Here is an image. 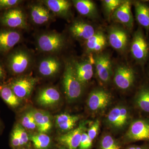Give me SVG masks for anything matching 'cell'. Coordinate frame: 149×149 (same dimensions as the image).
Segmentation results:
<instances>
[{
    "label": "cell",
    "instance_id": "74e56055",
    "mask_svg": "<svg viewBox=\"0 0 149 149\" xmlns=\"http://www.w3.org/2000/svg\"><path fill=\"white\" fill-rule=\"evenodd\" d=\"M8 75V74L4 64L3 59L0 58V85L6 83Z\"/></svg>",
    "mask_w": 149,
    "mask_h": 149
},
{
    "label": "cell",
    "instance_id": "5b68a950",
    "mask_svg": "<svg viewBox=\"0 0 149 149\" xmlns=\"http://www.w3.org/2000/svg\"><path fill=\"white\" fill-rule=\"evenodd\" d=\"M37 82L38 79L36 77L22 75L11 77L7 80L6 83L19 98L22 100L30 96Z\"/></svg>",
    "mask_w": 149,
    "mask_h": 149
},
{
    "label": "cell",
    "instance_id": "ac0fdd59",
    "mask_svg": "<svg viewBox=\"0 0 149 149\" xmlns=\"http://www.w3.org/2000/svg\"><path fill=\"white\" fill-rule=\"evenodd\" d=\"M53 14L66 19L72 16V3L67 0H44L40 1Z\"/></svg>",
    "mask_w": 149,
    "mask_h": 149
},
{
    "label": "cell",
    "instance_id": "6da1fadb",
    "mask_svg": "<svg viewBox=\"0 0 149 149\" xmlns=\"http://www.w3.org/2000/svg\"><path fill=\"white\" fill-rule=\"evenodd\" d=\"M3 60L8 74L15 77L22 75L31 68L33 57L26 49L17 47L4 56Z\"/></svg>",
    "mask_w": 149,
    "mask_h": 149
},
{
    "label": "cell",
    "instance_id": "cb8c5ba5",
    "mask_svg": "<svg viewBox=\"0 0 149 149\" xmlns=\"http://www.w3.org/2000/svg\"><path fill=\"white\" fill-rule=\"evenodd\" d=\"M32 111L38 132L46 134L50 131L52 127V122L49 113L42 109H35L32 110Z\"/></svg>",
    "mask_w": 149,
    "mask_h": 149
},
{
    "label": "cell",
    "instance_id": "277c9868",
    "mask_svg": "<svg viewBox=\"0 0 149 149\" xmlns=\"http://www.w3.org/2000/svg\"><path fill=\"white\" fill-rule=\"evenodd\" d=\"M27 27V15L19 6L1 12L0 27L21 30Z\"/></svg>",
    "mask_w": 149,
    "mask_h": 149
},
{
    "label": "cell",
    "instance_id": "ba28073f",
    "mask_svg": "<svg viewBox=\"0 0 149 149\" xmlns=\"http://www.w3.org/2000/svg\"><path fill=\"white\" fill-rule=\"evenodd\" d=\"M136 78V71L129 65H120L115 70L113 81L120 90L125 91L130 89L135 84Z\"/></svg>",
    "mask_w": 149,
    "mask_h": 149
},
{
    "label": "cell",
    "instance_id": "d4e9b609",
    "mask_svg": "<svg viewBox=\"0 0 149 149\" xmlns=\"http://www.w3.org/2000/svg\"><path fill=\"white\" fill-rule=\"evenodd\" d=\"M80 118L79 116L66 113H61L56 116V125L62 132L67 133L74 129Z\"/></svg>",
    "mask_w": 149,
    "mask_h": 149
},
{
    "label": "cell",
    "instance_id": "9c48e42d",
    "mask_svg": "<svg viewBox=\"0 0 149 149\" xmlns=\"http://www.w3.org/2000/svg\"><path fill=\"white\" fill-rule=\"evenodd\" d=\"M108 40L113 48L121 53L125 52L129 44V35L126 29L116 25L107 29Z\"/></svg>",
    "mask_w": 149,
    "mask_h": 149
},
{
    "label": "cell",
    "instance_id": "7a4b0ae2",
    "mask_svg": "<svg viewBox=\"0 0 149 149\" xmlns=\"http://www.w3.org/2000/svg\"><path fill=\"white\" fill-rule=\"evenodd\" d=\"M62 82L65 94L68 101H75L80 98L84 85L77 78L72 60L66 61L65 63Z\"/></svg>",
    "mask_w": 149,
    "mask_h": 149
},
{
    "label": "cell",
    "instance_id": "484cf974",
    "mask_svg": "<svg viewBox=\"0 0 149 149\" xmlns=\"http://www.w3.org/2000/svg\"><path fill=\"white\" fill-rule=\"evenodd\" d=\"M135 7V16L139 24L149 32V7L143 2L136 1L133 4Z\"/></svg>",
    "mask_w": 149,
    "mask_h": 149
},
{
    "label": "cell",
    "instance_id": "30bf717a",
    "mask_svg": "<svg viewBox=\"0 0 149 149\" xmlns=\"http://www.w3.org/2000/svg\"><path fill=\"white\" fill-rule=\"evenodd\" d=\"M97 76L102 83H107L112 76V66L110 56L106 53L95 54L93 57Z\"/></svg>",
    "mask_w": 149,
    "mask_h": 149
},
{
    "label": "cell",
    "instance_id": "f35d334b",
    "mask_svg": "<svg viewBox=\"0 0 149 149\" xmlns=\"http://www.w3.org/2000/svg\"><path fill=\"white\" fill-rule=\"evenodd\" d=\"M126 149H149V144H146L142 146H130Z\"/></svg>",
    "mask_w": 149,
    "mask_h": 149
},
{
    "label": "cell",
    "instance_id": "e0dca14e",
    "mask_svg": "<svg viewBox=\"0 0 149 149\" xmlns=\"http://www.w3.org/2000/svg\"><path fill=\"white\" fill-rule=\"evenodd\" d=\"M85 128L84 123H80L77 128L58 137V141L67 149H77L80 145L82 134L84 133Z\"/></svg>",
    "mask_w": 149,
    "mask_h": 149
},
{
    "label": "cell",
    "instance_id": "d590c367",
    "mask_svg": "<svg viewBox=\"0 0 149 149\" xmlns=\"http://www.w3.org/2000/svg\"><path fill=\"white\" fill-rule=\"evenodd\" d=\"M93 141L88 136V133L84 132L82 134L80 145L77 149H90L93 146Z\"/></svg>",
    "mask_w": 149,
    "mask_h": 149
},
{
    "label": "cell",
    "instance_id": "e575fe53",
    "mask_svg": "<svg viewBox=\"0 0 149 149\" xmlns=\"http://www.w3.org/2000/svg\"><path fill=\"white\" fill-rule=\"evenodd\" d=\"M22 2L20 0H0V12L18 6Z\"/></svg>",
    "mask_w": 149,
    "mask_h": 149
},
{
    "label": "cell",
    "instance_id": "603a6c76",
    "mask_svg": "<svg viewBox=\"0 0 149 149\" xmlns=\"http://www.w3.org/2000/svg\"><path fill=\"white\" fill-rule=\"evenodd\" d=\"M73 5L83 16L92 19L97 18L98 13L95 3L90 0H74Z\"/></svg>",
    "mask_w": 149,
    "mask_h": 149
},
{
    "label": "cell",
    "instance_id": "44dd1931",
    "mask_svg": "<svg viewBox=\"0 0 149 149\" xmlns=\"http://www.w3.org/2000/svg\"><path fill=\"white\" fill-rule=\"evenodd\" d=\"M107 39L101 31L96 33L84 42L85 51L88 53H100L107 45Z\"/></svg>",
    "mask_w": 149,
    "mask_h": 149
},
{
    "label": "cell",
    "instance_id": "9a60e30c",
    "mask_svg": "<svg viewBox=\"0 0 149 149\" xmlns=\"http://www.w3.org/2000/svg\"><path fill=\"white\" fill-rule=\"evenodd\" d=\"M132 2L125 1L113 13L111 19L120 23L129 30H132L134 26V18L131 11Z\"/></svg>",
    "mask_w": 149,
    "mask_h": 149
},
{
    "label": "cell",
    "instance_id": "8992f818",
    "mask_svg": "<svg viewBox=\"0 0 149 149\" xmlns=\"http://www.w3.org/2000/svg\"><path fill=\"white\" fill-rule=\"evenodd\" d=\"M130 52L133 59L140 65H144L148 59L149 44L141 27L133 34L130 44Z\"/></svg>",
    "mask_w": 149,
    "mask_h": 149
},
{
    "label": "cell",
    "instance_id": "7402d4cb",
    "mask_svg": "<svg viewBox=\"0 0 149 149\" xmlns=\"http://www.w3.org/2000/svg\"><path fill=\"white\" fill-rule=\"evenodd\" d=\"M75 73L78 80L85 85L92 79L94 74L93 63L91 61L72 60Z\"/></svg>",
    "mask_w": 149,
    "mask_h": 149
},
{
    "label": "cell",
    "instance_id": "1f68e13d",
    "mask_svg": "<svg viewBox=\"0 0 149 149\" xmlns=\"http://www.w3.org/2000/svg\"><path fill=\"white\" fill-rule=\"evenodd\" d=\"M100 149H120L119 143L111 136L106 135L102 138L100 142Z\"/></svg>",
    "mask_w": 149,
    "mask_h": 149
},
{
    "label": "cell",
    "instance_id": "f1b7e54d",
    "mask_svg": "<svg viewBox=\"0 0 149 149\" xmlns=\"http://www.w3.org/2000/svg\"><path fill=\"white\" fill-rule=\"evenodd\" d=\"M29 140L36 149H48L51 144L50 137L46 133H39L29 135Z\"/></svg>",
    "mask_w": 149,
    "mask_h": 149
},
{
    "label": "cell",
    "instance_id": "7c38bea8",
    "mask_svg": "<svg viewBox=\"0 0 149 149\" xmlns=\"http://www.w3.org/2000/svg\"><path fill=\"white\" fill-rule=\"evenodd\" d=\"M130 118V111L128 108L119 105L111 110L107 116V121L112 128L120 130L128 125Z\"/></svg>",
    "mask_w": 149,
    "mask_h": 149
},
{
    "label": "cell",
    "instance_id": "4dcf8cb0",
    "mask_svg": "<svg viewBox=\"0 0 149 149\" xmlns=\"http://www.w3.org/2000/svg\"><path fill=\"white\" fill-rule=\"evenodd\" d=\"M19 124L25 130H34L37 129V125L32 110L27 112L23 115L20 119Z\"/></svg>",
    "mask_w": 149,
    "mask_h": 149
},
{
    "label": "cell",
    "instance_id": "f546056e",
    "mask_svg": "<svg viewBox=\"0 0 149 149\" xmlns=\"http://www.w3.org/2000/svg\"><path fill=\"white\" fill-rule=\"evenodd\" d=\"M105 14L108 19H111L116 9L125 1L122 0H104L102 1Z\"/></svg>",
    "mask_w": 149,
    "mask_h": 149
},
{
    "label": "cell",
    "instance_id": "d6986e66",
    "mask_svg": "<svg viewBox=\"0 0 149 149\" xmlns=\"http://www.w3.org/2000/svg\"><path fill=\"white\" fill-rule=\"evenodd\" d=\"M61 67V63L58 58L49 56L40 61L38 65L40 74L45 77H52L58 74Z\"/></svg>",
    "mask_w": 149,
    "mask_h": 149
},
{
    "label": "cell",
    "instance_id": "ab89813d",
    "mask_svg": "<svg viewBox=\"0 0 149 149\" xmlns=\"http://www.w3.org/2000/svg\"><path fill=\"white\" fill-rule=\"evenodd\" d=\"M2 123L1 121L0 120V133H1V130H2Z\"/></svg>",
    "mask_w": 149,
    "mask_h": 149
},
{
    "label": "cell",
    "instance_id": "83f0119b",
    "mask_svg": "<svg viewBox=\"0 0 149 149\" xmlns=\"http://www.w3.org/2000/svg\"><path fill=\"white\" fill-rule=\"evenodd\" d=\"M134 102L140 110L149 113V85H143L139 88L135 96Z\"/></svg>",
    "mask_w": 149,
    "mask_h": 149
},
{
    "label": "cell",
    "instance_id": "4fadbf2b",
    "mask_svg": "<svg viewBox=\"0 0 149 149\" xmlns=\"http://www.w3.org/2000/svg\"><path fill=\"white\" fill-rule=\"evenodd\" d=\"M111 100V94L102 89L93 90L88 96L87 105L91 111H101L109 105Z\"/></svg>",
    "mask_w": 149,
    "mask_h": 149
},
{
    "label": "cell",
    "instance_id": "836d02e7",
    "mask_svg": "<svg viewBox=\"0 0 149 149\" xmlns=\"http://www.w3.org/2000/svg\"><path fill=\"white\" fill-rule=\"evenodd\" d=\"M14 126L18 133L22 146H26L29 141V135L27 134L26 130L19 123H16Z\"/></svg>",
    "mask_w": 149,
    "mask_h": 149
},
{
    "label": "cell",
    "instance_id": "3957f363",
    "mask_svg": "<svg viewBox=\"0 0 149 149\" xmlns=\"http://www.w3.org/2000/svg\"><path fill=\"white\" fill-rule=\"evenodd\" d=\"M66 40L63 35L55 32H45L38 35L36 39L37 48L45 53H57L65 46Z\"/></svg>",
    "mask_w": 149,
    "mask_h": 149
},
{
    "label": "cell",
    "instance_id": "2e32d148",
    "mask_svg": "<svg viewBox=\"0 0 149 149\" xmlns=\"http://www.w3.org/2000/svg\"><path fill=\"white\" fill-rule=\"evenodd\" d=\"M69 29L70 33L74 39L84 42L97 31L92 24L81 19L73 21Z\"/></svg>",
    "mask_w": 149,
    "mask_h": 149
},
{
    "label": "cell",
    "instance_id": "52a82bcc",
    "mask_svg": "<svg viewBox=\"0 0 149 149\" xmlns=\"http://www.w3.org/2000/svg\"><path fill=\"white\" fill-rule=\"evenodd\" d=\"M20 30L0 27V56L3 57L21 42Z\"/></svg>",
    "mask_w": 149,
    "mask_h": 149
},
{
    "label": "cell",
    "instance_id": "8fae6325",
    "mask_svg": "<svg viewBox=\"0 0 149 149\" xmlns=\"http://www.w3.org/2000/svg\"><path fill=\"white\" fill-rule=\"evenodd\" d=\"M128 142H149V118H139L131 123L126 134Z\"/></svg>",
    "mask_w": 149,
    "mask_h": 149
},
{
    "label": "cell",
    "instance_id": "b9f144b4",
    "mask_svg": "<svg viewBox=\"0 0 149 149\" xmlns=\"http://www.w3.org/2000/svg\"><path fill=\"white\" fill-rule=\"evenodd\" d=\"M64 149V148H61V149Z\"/></svg>",
    "mask_w": 149,
    "mask_h": 149
},
{
    "label": "cell",
    "instance_id": "d6a6232c",
    "mask_svg": "<svg viewBox=\"0 0 149 149\" xmlns=\"http://www.w3.org/2000/svg\"><path fill=\"white\" fill-rule=\"evenodd\" d=\"M10 144L13 149H20L23 147L18 133L14 126L10 133Z\"/></svg>",
    "mask_w": 149,
    "mask_h": 149
},
{
    "label": "cell",
    "instance_id": "ffe728a7",
    "mask_svg": "<svg viewBox=\"0 0 149 149\" xmlns=\"http://www.w3.org/2000/svg\"><path fill=\"white\" fill-rule=\"evenodd\" d=\"M61 98V94L58 90L54 87H49L40 91L37 101L41 106L51 107L58 104Z\"/></svg>",
    "mask_w": 149,
    "mask_h": 149
},
{
    "label": "cell",
    "instance_id": "4316f807",
    "mask_svg": "<svg viewBox=\"0 0 149 149\" xmlns=\"http://www.w3.org/2000/svg\"><path fill=\"white\" fill-rule=\"evenodd\" d=\"M0 97L13 109H16L21 105L22 100L19 98L6 83L0 85Z\"/></svg>",
    "mask_w": 149,
    "mask_h": 149
},
{
    "label": "cell",
    "instance_id": "8d00e7d4",
    "mask_svg": "<svg viewBox=\"0 0 149 149\" xmlns=\"http://www.w3.org/2000/svg\"><path fill=\"white\" fill-rule=\"evenodd\" d=\"M100 122L98 120H97L94 122L89 128L88 131V135L90 138L93 141L97 135L99 128H100Z\"/></svg>",
    "mask_w": 149,
    "mask_h": 149
},
{
    "label": "cell",
    "instance_id": "60d3db41",
    "mask_svg": "<svg viewBox=\"0 0 149 149\" xmlns=\"http://www.w3.org/2000/svg\"><path fill=\"white\" fill-rule=\"evenodd\" d=\"M20 149H25V148H22Z\"/></svg>",
    "mask_w": 149,
    "mask_h": 149
},
{
    "label": "cell",
    "instance_id": "5bb4252c",
    "mask_svg": "<svg viewBox=\"0 0 149 149\" xmlns=\"http://www.w3.org/2000/svg\"><path fill=\"white\" fill-rule=\"evenodd\" d=\"M29 13L31 22L38 26L46 25L54 19L53 13L41 1L30 6Z\"/></svg>",
    "mask_w": 149,
    "mask_h": 149
}]
</instances>
